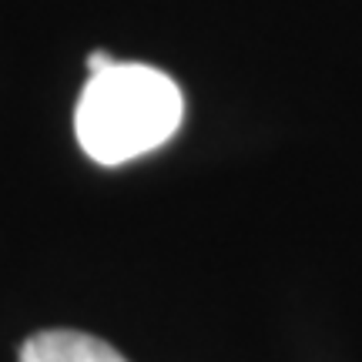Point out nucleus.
<instances>
[{
  "instance_id": "f257e3e1",
  "label": "nucleus",
  "mask_w": 362,
  "mask_h": 362,
  "mask_svg": "<svg viewBox=\"0 0 362 362\" xmlns=\"http://www.w3.org/2000/svg\"><path fill=\"white\" fill-rule=\"evenodd\" d=\"M185 98L175 78L151 64L115 61L90 74L74 107V134L98 165H128L175 138Z\"/></svg>"
},
{
  "instance_id": "f03ea898",
  "label": "nucleus",
  "mask_w": 362,
  "mask_h": 362,
  "mask_svg": "<svg viewBox=\"0 0 362 362\" xmlns=\"http://www.w3.org/2000/svg\"><path fill=\"white\" fill-rule=\"evenodd\" d=\"M21 362H128L104 339L74 329H47L21 346Z\"/></svg>"
},
{
  "instance_id": "7ed1b4c3",
  "label": "nucleus",
  "mask_w": 362,
  "mask_h": 362,
  "mask_svg": "<svg viewBox=\"0 0 362 362\" xmlns=\"http://www.w3.org/2000/svg\"><path fill=\"white\" fill-rule=\"evenodd\" d=\"M115 64V57H111V54H104V51H94L88 57V71L90 74H98V71H107V67Z\"/></svg>"
}]
</instances>
